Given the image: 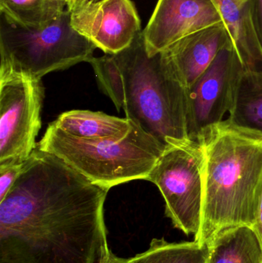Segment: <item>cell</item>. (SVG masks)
<instances>
[{
    "label": "cell",
    "mask_w": 262,
    "mask_h": 263,
    "mask_svg": "<svg viewBox=\"0 0 262 263\" xmlns=\"http://www.w3.org/2000/svg\"><path fill=\"white\" fill-rule=\"evenodd\" d=\"M58 129L80 139H122L132 130L128 119H120L100 112L72 110L63 112L52 122Z\"/></svg>",
    "instance_id": "5bb4252c"
},
{
    "label": "cell",
    "mask_w": 262,
    "mask_h": 263,
    "mask_svg": "<svg viewBox=\"0 0 262 263\" xmlns=\"http://www.w3.org/2000/svg\"><path fill=\"white\" fill-rule=\"evenodd\" d=\"M204 166V150L198 141H176L166 146L147 179L161 192L166 216L186 236L195 237L201 228Z\"/></svg>",
    "instance_id": "8992f818"
},
{
    "label": "cell",
    "mask_w": 262,
    "mask_h": 263,
    "mask_svg": "<svg viewBox=\"0 0 262 263\" xmlns=\"http://www.w3.org/2000/svg\"><path fill=\"white\" fill-rule=\"evenodd\" d=\"M205 153L203 219L195 240L206 246L221 230L253 227L262 190V135L229 118L196 139Z\"/></svg>",
    "instance_id": "7a4b0ae2"
},
{
    "label": "cell",
    "mask_w": 262,
    "mask_h": 263,
    "mask_svg": "<svg viewBox=\"0 0 262 263\" xmlns=\"http://www.w3.org/2000/svg\"><path fill=\"white\" fill-rule=\"evenodd\" d=\"M206 246V263H262L261 242L249 226L221 230Z\"/></svg>",
    "instance_id": "4fadbf2b"
},
{
    "label": "cell",
    "mask_w": 262,
    "mask_h": 263,
    "mask_svg": "<svg viewBox=\"0 0 262 263\" xmlns=\"http://www.w3.org/2000/svg\"><path fill=\"white\" fill-rule=\"evenodd\" d=\"M223 23L212 0H158L143 30L150 57L166 50L178 40Z\"/></svg>",
    "instance_id": "30bf717a"
},
{
    "label": "cell",
    "mask_w": 262,
    "mask_h": 263,
    "mask_svg": "<svg viewBox=\"0 0 262 263\" xmlns=\"http://www.w3.org/2000/svg\"><path fill=\"white\" fill-rule=\"evenodd\" d=\"M255 24L262 49V0H255Z\"/></svg>",
    "instance_id": "ffe728a7"
},
{
    "label": "cell",
    "mask_w": 262,
    "mask_h": 263,
    "mask_svg": "<svg viewBox=\"0 0 262 263\" xmlns=\"http://www.w3.org/2000/svg\"><path fill=\"white\" fill-rule=\"evenodd\" d=\"M109 190L35 148L0 201V263H103Z\"/></svg>",
    "instance_id": "6da1fadb"
},
{
    "label": "cell",
    "mask_w": 262,
    "mask_h": 263,
    "mask_svg": "<svg viewBox=\"0 0 262 263\" xmlns=\"http://www.w3.org/2000/svg\"><path fill=\"white\" fill-rule=\"evenodd\" d=\"M95 49L72 27L69 9L38 27L20 26L0 13V79L42 80L49 72L89 63Z\"/></svg>",
    "instance_id": "5b68a950"
},
{
    "label": "cell",
    "mask_w": 262,
    "mask_h": 263,
    "mask_svg": "<svg viewBox=\"0 0 262 263\" xmlns=\"http://www.w3.org/2000/svg\"><path fill=\"white\" fill-rule=\"evenodd\" d=\"M68 0H0V13L20 26L38 27L59 17Z\"/></svg>",
    "instance_id": "2e32d148"
},
{
    "label": "cell",
    "mask_w": 262,
    "mask_h": 263,
    "mask_svg": "<svg viewBox=\"0 0 262 263\" xmlns=\"http://www.w3.org/2000/svg\"><path fill=\"white\" fill-rule=\"evenodd\" d=\"M246 69L230 43L187 90V129L196 140L206 128L221 123L230 114Z\"/></svg>",
    "instance_id": "ba28073f"
},
{
    "label": "cell",
    "mask_w": 262,
    "mask_h": 263,
    "mask_svg": "<svg viewBox=\"0 0 262 263\" xmlns=\"http://www.w3.org/2000/svg\"><path fill=\"white\" fill-rule=\"evenodd\" d=\"M36 148L55 155L92 183L109 190L130 181L147 180L166 146L133 123L122 139H86L51 123Z\"/></svg>",
    "instance_id": "277c9868"
},
{
    "label": "cell",
    "mask_w": 262,
    "mask_h": 263,
    "mask_svg": "<svg viewBox=\"0 0 262 263\" xmlns=\"http://www.w3.org/2000/svg\"><path fill=\"white\" fill-rule=\"evenodd\" d=\"M252 228L255 230L262 246V190L261 196H260L259 204H258V211H257L256 219H255V224H254Z\"/></svg>",
    "instance_id": "44dd1931"
},
{
    "label": "cell",
    "mask_w": 262,
    "mask_h": 263,
    "mask_svg": "<svg viewBox=\"0 0 262 263\" xmlns=\"http://www.w3.org/2000/svg\"><path fill=\"white\" fill-rule=\"evenodd\" d=\"M246 71L262 72V49L255 24V0H212Z\"/></svg>",
    "instance_id": "7c38bea8"
},
{
    "label": "cell",
    "mask_w": 262,
    "mask_h": 263,
    "mask_svg": "<svg viewBox=\"0 0 262 263\" xmlns=\"http://www.w3.org/2000/svg\"><path fill=\"white\" fill-rule=\"evenodd\" d=\"M78 0H68V7L67 9H70L72 6L75 4Z\"/></svg>",
    "instance_id": "603a6c76"
},
{
    "label": "cell",
    "mask_w": 262,
    "mask_h": 263,
    "mask_svg": "<svg viewBox=\"0 0 262 263\" xmlns=\"http://www.w3.org/2000/svg\"><path fill=\"white\" fill-rule=\"evenodd\" d=\"M229 119L240 127L262 135V72L245 71Z\"/></svg>",
    "instance_id": "9a60e30c"
},
{
    "label": "cell",
    "mask_w": 262,
    "mask_h": 263,
    "mask_svg": "<svg viewBox=\"0 0 262 263\" xmlns=\"http://www.w3.org/2000/svg\"><path fill=\"white\" fill-rule=\"evenodd\" d=\"M85 1H88V0H78V1H77L76 3H75V4H76V3H83V2H85ZM92 1H98V0H92ZM75 4H74V5H75ZM74 5H73V6H74ZM70 9H71V8H70Z\"/></svg>",
    "instance_id": "cb8c5ba5"
},
{
    "label": "cell",
    "mask_w": 262,
    "mask_h": 263,
    "mask_svg": "<svg viewBox=\"0 0 262 263\" xmlns=\"http://www.w3.org/2000/svg\"><path fill=\"white\" fill-rule=\"evenodd\" d=\"M113 55L124 78L126 119L166 146L190 139L187 89L169 72L161 53L148 54L143 31Z\"/></svg>",
    "instance_id": "3957f363"
},
{
    "label": "cell",
    "mask_w": 262,
    "mask_h": 263,
    "mask_svg": "<svg viewBox=\"0 0 262 263\" xmlns=\"http://www.w3.org/2000/svg\"><path fill=\"white\" fill-rule=\"evenodd\" d=\"M206 246L196 241L169 242L153 239L144 253L129 259V263H206Z\"/></svg>",
    "instance_id": "e0dca14e"
},
{
    "label": "cell",
    "mask_w": 262,
    "mask_h": 263,
    "mask_svg": "<svg viewBox=\"0 0 262 263\" xmlns=\"http://www.w3.org/2000/svg\"><path fill=\"white\" fill-rule=\"evenodd\" d=\"M103 263H129V259L118 257V256H115L111 252L109 257Z\"/></svg>",
    "instance_id": "7402d4cb"
},
{
    "label": "cell",
    "mask_w": 262,
    "mask_h": 263,
    "mask_svg": "<svg viewBox=\"0 0 262 263\" xmlns=\"http://www.w3.org/2000/svg\"><path fill=\"white\" fill-rule=\"evenodd\" d=\"M69 10L73 29L106 54L124 50L143 31L132 0H88Z\"/></svg>",
    "instance_id": "9c48e42d"
},
{
    "label": "cell",
    "mask_w": 262,
    "mask_h": 263,
    "mask_svg": "<svg viewBox=\"0 0 262 263\" xmlns=\"http://www.w3.org/2000/svg\"><path fill=\"white\" fill-rule=\"evenodd\" d=\"M89 63L105 93L109 96L118 111L123 109L126 101L124 78L114 55L106 54L101 57H92Z\"/></svg>",
    "instance_id": "ac0fdd59"
},
{
    "label": "cell",
    "mask_w": 262,
    "mask_h": 263,
    "mask_svg": "<svg viewBox=\"0 0 262 263\" xmlns=\"http://www.w3.org/2000/svg\"><path fill=\"white\" fill-rule=\"evenodd\" d=\"M25 162L0 164V201L4 199L18 179Z\"/></svg>",
    "instance_id": "d6986e66"
},
{
    "label": "cell",
    "mask_w": 262,
    "mask_h": 263,
    "mask_svg": "<svg viewBox=\"0 0 262 263\" xmlns=\"http://www.w3.org/2000/svg\"><path fill=\"white\" fill-rule=\"evenodd\" d=\"M43 100L42 80L0 79V164L24 162L36 148Z\"/></svg>",
    "instance_id": "52a82bcc"
},
{
    "label": "cell",
    "mask_w": 262,
    "mask_h": 263,
    "mask_svg": "<svg viewBox=\"0 0 262 263\" xmlns=\"http://www.w3.org/2000/svg\"><path fill=\"white\" fill-rule=\"evenodd\" d=\"M230 43L227 28L220 23L181 39L160 53L169 72L188 90Z\"/></svg>",
    "instance_id": "8fae6325"
}]
</instances>
